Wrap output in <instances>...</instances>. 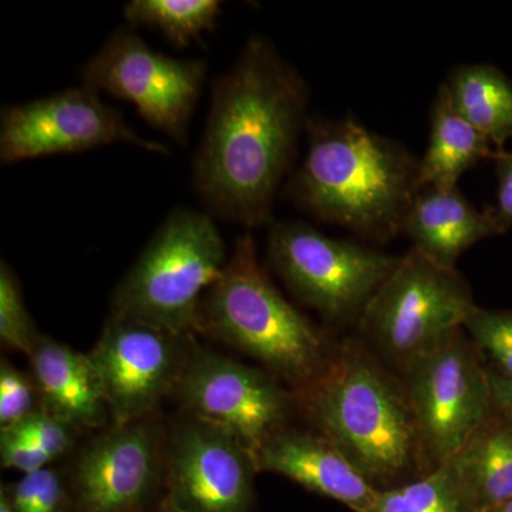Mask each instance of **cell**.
I'll return each mask as SVG.
<instances>
[{
    "instance_id": "6da1fadb",
    "label": "cell",
    "mask_w": 512,
    "mask_h": 512,
    "mask_svg": "<svg viewBox=\"0 0 512 512\" xmlns=\"http://www.w3.org/2000/svg\"><path fill=\"white\" fill-rule=\"evenodd\" d=\"M309 90L268 39L248 40L214 80L194 187L211 214L259 228L272 220L279 187L308 127Z\"/></svg>"
},
{
    "instance_id": "7a4b0ae2",
    "label": "cell",
    "mask_w": 512,
    "mask_h": 512,
    "mask_svg": "<svg viewBox=\"0 0 512 512\" xmlns=\"http://www.w3.org/2000/svg\"><path fill=\"white\" fill-rule=\"evenodd\" d=\"M308 153L288 194L312 217L377 242L402 232L419 187V160L352 119H309Z\"/></svg>"
},
{
    "instance_id": "3957f363",
    "label": "cell",
    "mask_w": 512,
    "mask_h": 512,
    "mask_svg": "<svg viewBox=\"0 0 512 512\" xmlns=\"http://www.w3.org/2000/svg\"><path fill=\"white\" fill-rule=\"evenodd\" d=\"M306 416L377 490L430 473L402 380L348 345L299 390Z\"/></svg>"
},
{
    "instance_id": "277c9868",
    "label": "cell",
    "mask_w": 512,
    "mask_h": 512,
    "mask_svg": "<svg viewBox=\"0 0 512 512\" xmlns=\"http://www.w3.org/2000/svg\"><path fill=\"white\" fill-rule=\"evenodd\" d=\"M200 328L254 357L298 392L335 355L325 335L272 284L251 235L238 238L220 279L202 298Z\"/></svg>"
},
{
    "instance_id": "5b68a950",
    "label": "cell",
    "mask_w": 512,
    "mask_h": 512,
    "mask_svg": "<svg viewBox=\"0 0 512 512\" xmlns=\"http://www.w3.org/2000/svg\"><path fill=\"white\" fill-rule=\"evenodd\" d=\"M227 261L224 239L211 215L177 208L117 286L111 315L187 338L197 329L202 298Z\"/></svg>"
},
{
    "instance_id": "8992f818",
    "label": "cell",
    "mask_w": 512,
    "mask_h": 512,
    "mask_svg": "<svg viewBox=\"0 0 512 512\" xmlns=\"http://www.w3.org/2000/svg\"><path fill=\"white\" fill-rule=\"evenodd\" d=\"M476 306L456 269L412 249L399 259L360 315L363 338L399 375L436 349Z\"/></svg>"
},
{
    "instance_id": "52a82bcc",
    "label": "cell",
    "mask_w": 512,
    "mask_h": 512,
    "mask_svg": "<svg viewBox=\"0 0 512 512\" xmlns=\"http://www.w3.org/2000/svg\"><path fill=\"white\" fill-rule=\"evenodd\" d=\"M463 330L400 375L429 471L456 456L495 409L490 369Z\"/></svg>"
},
{
    "instance_id": "ba28073f",
    "label": "cell",
    "mask_w": 512,
    "mask_h": 512,
    "mask_svg": "<svg viewBox=\"0 0 512 512\" xmlns=\"http://www.w3.org/2000/svg\"><path fill=\"white\" fill-rule=\"evenodd\" d=\"M269 258L292 292L329 320L362 315L400 259L302 222L272 225Z\"/></svg>"
},
{
    "instance_id": "9c48e42d",
    "label": "cell",
    "mask_w": 512,
    "mask_h": 512,
    "mask_svg": "<svg viewBox=\"0 0 512 512\" xmlns=\"http://www.w3.org/2000/svg\"><path fill=\"white\" fill-rule=\"evenodd\" d=\"M205 77L204 60L165 56L133 28L116 30L82 70L83 86L133 103L151 127L178 144L187 143Z\"/></svg>"
},
{
    "instance_id": "30bf717a",
    "label": "cell",
    "mask_w": 512,
    "mask_h": 512,
    "mask_svg": "<svg viewBox=\"0 0 512 512\" xmlns=\"http://www.w3.org/2000/svg\"><path fill=\"white\" fill-rule=\"evenodd\" d=\"M116 143L168 154L163 144L134 133L120 111L107 106L99 93L86 86L5 107L0 116L3 164L83 153Z\"/></svg>"
},
{
    "instance_id": "8fae6325",
    "label": "cell",
    "mask_w": 512,
    "mask_h": 512,
    "mask_svg": "<svg viewBox=\"0 0 512 512\" xmlns=\"http://www.w3.org/2000/svg\"><path fill=\"white\" fill-rule=\"evenodd\" d=\"M174 390L191 419L227 431L254 458L285 429L291 406L268 373L205 350L185 359Z\"/></svg>"
},
{
    "instance_id": "7c38bea8",
    "label": "cell",
    "mask_w": 512,
    "mask_h": 512,
    "mask_svg": "<svg viewBox=\"0 0 512 512\" xmlns=\"http://www.w3.org/2000/svg\"><path fill=\"white\" fill-rule=\"evenodd\" d=\"M178 336L111 315L89 353L116 426L148 416L175 389L185 363Z\"/></svg>"
},
{
    "instance_id": "4fadbf2b",
    "label": "cell",
    "mask_w": 512,
    "mask_h": 512,
    "mask_svg": "<svg viewBox=\"0 0 512 512\" xmlns=\"http://www.w3.org/2000/svg\"><path fill=\"white\" fill-rule=\"evenodd\" d=\"M168 497L174 512H248L255 458L227 431L191 419L168 448Z\"/></svg>"
},
{
    "instance_id": "5bb4252c",
    "label": "cell",
    "mask_w": 512,
    "mask_h": 512,
    "mask_svg": "<svg viewBox=\"0 0 512 512\" xmlns=\"http://www.w3.org/2000/svg\"><path fill=\"white\" fill-rule=\"evenodd\" d=\"M157 430L147 421L114 426L89 444L74 470L73 487L83 512H133L160 476Z\"/></svg>"
},
{
    "instance_id": "9a60e30c",
    "label": "cell",
    "mask_w": 512,
    "mask_h": 512,
    "mask_svg": "<svg viewBox=\"0 0 512 512\" xmlns=\"http://www.w3.org/2000/svg\"><path fill=\"white\" fill-rule=\"evenodd\" d=\"M258 471L278 474L306 490L367 512L379 490L318 431L282 429L255 456Z\"/></svg>"
},
{
    "instance_id": "2e32d148",
    "label": "cell",
    "mask_w": 512,
    "mask_h": 512,
    "mask_svg": "<svg viewBox=\"0 0 512 512\" xmlns=\"http://www.w3.org/2000/svg\"><path fill=\"white\" fill-rule=\"evenodd\" d=\"M402 232L413 248L454 268L461 254L481 239L503 234L493 208L480 211L454 190L421 188L404 217Z\"/></svg>"
},
{
    "instance_id": "e0dca14e",
    "label": "cell",
    "mask_w": 512,
    "mask_h": 512,
    "mask_svg": "<svg viewBox=\"0 0 512 512\" xmlns=\"http://www.w3.org/2000/svg\"><path fill=\"white\" fill-rule=\"evenodd\" d=\"M29 357L40 409L74 429L103 426L109 410L89 355L40 336Z\"/></svg>"
},
{
    "instance_id": "ac0fdd59",
    "label": "cell",
    "mask_w": 512,
    "mask_h": 512,
    "mask_svg": "<svg viewBox=\"0 0 512 512\" xmlns=\"http://www.w3.org/2000/svg\"><path fill=\"white\" fill-rule=\"evenodd\" d=\"M447 461L468 512H485L511 500L512 420L495 407L466 446Z\"/></svg>"
},
{
    "instance_id": "d6986e66",
    "label": "cell",
    "mask_w": 512,
    "mask_h": 512,
    "mask_svg": "<svg viewBox=\"0 0 512 512\" xmlns=\"http://www.w3.org/2000/svg\"><path fill=\"white\" fill-rule=\"evenodd\" d=\"M493 156L490 141L454 110L443 84L431 107L429 147L419 160L420 190H454L461 175Z\"/></svg>"
},
{
    "instance_id": "ffe728a7",
    "label": "cell",
    "mask_w": 512,
    "mask_h": 512,
    "mask_svg": "<svg viewBox=\"0 0 512 512\" xmlns=\"http://www.w3.org/2000/svg\"><path fill=\"white\" fill-rule=\"evenodd\" d=\"M454 110L503 151L512 140V84L491 64L460 66L444 84Z\"/></svg>"
},
{
    "instance_id": "44dd1931",
    "label": "cell",
    "mask_w": 512,
    "mask_h": 512,
    "mask_svg": "<svg viewBox=\"0 0 512 512\" xmlns=\"http://www.w3.org/2000/svg\"><path fill=\"white\" fill-rule=\"evenodd\" d=\"M221 10L218 0H133L123 12L130 25L157 30L174 46L187 47L214 30Z\"/></svg>"
},
{
    "instance_id": "7402d4cb",
    "label": "cell",
    "mask_w": 512,
    "mask_h": 512,
    "mask_svg": "<svg viewBox=\"0 0 512 512\" xmlns=\"http://www.w3.org/2000/svg\"><path fill=\"white\" fill-rule=\"evenodd\" d=\"M367 512H468L453 467L446 461L416 480L380 490Z\"/></svg>"
},
{
    "instance_id": "603a6c76",
    "label": "cell",
    "mask_w": 512,
    "mask_h": 512,
    "mask_svg": "<svg viewBox=\"0 0 512 512\" xmlns=\"http://www.w3.org/2000/svg\"><path fill=\"white\" fill-rule=\"evenodd\" d=\"M463 329L483 359L497 375L512 380V311H493L474 306Z\"/></svg>"
},
{
    "instance_id": "cb8c5ba5",
    "label": "cell",
    "mask_w": 512,
    "mask_h": 512,
    "mask_svg": "<svg viewBox=\"0 0 512 512\" xmlns=\"http://www.w3.org/2000/svg\"><path fill=\"white\" fill-rule=\"evenodd\" d=\"M40 335L26 308L22 288L9 264H0V339L3 345L32 355Z\"/></svg>"
},
{
    "instance_id": "d4e9b609",
    "label": "cell",
    "mask_w": 512,
    "mask_h": 512,
    "mask_svg": "<svg viewBox=\"0 0 512 512\" xmlns=\"http://www.w3.org/2000/svg\"><path fill=\"white\" fill-rule=\"evenodd\" d=\"M8 498L13 512H62L66 493L59 474L46 467L23 474Z\"/></svg>"
},
{
    "instance_id": "484cf974",
    "label": "cell",
    "mask_w": 512,
    "mask_h": 512,
    "mask_svg": "<svg viewBox=\"0 0 512 512\" xmlns=\"http://www.w3.org/2000/svg\"><path fill=\"white\" fill-rule=\"evenodd\" d=\"M35 380L3 359L0 363V427L8 429L36 413Z\"/></svg>"
},
{
    "instance_id": "4316f807",
    "label": "cell",
    "mask_w": 512,
    "mask_h": 512,
    "mask_svg": "<svg viewBox=\"0 0 512 512\" xmlns=\"http://www.w3.org/2000/svg\"><path fill=\"white\" fill-rule=\"evenodd\" d=\"M12 427L29 437L52 461L67 453L74 440V427L42 409Z\"/></svg>"
},
{
    "instance_id": "83f0119b",
    "label": "cell",
    "mask_w": 512,
    "mask_h": 512,
    "mask_svg": "<svg viewBox=\"0 0 512 512\" xmlns=\"http://www.w3.org/2000/svg\"><path fill=\"white\" fill-rule=\"evenodd\" d=\"M0 457L3 467L22 471L23 474L43 470L52 461L45 451L15 427L0 430Z\"/></svg>"
},
{
    "instance_id": "f1b7e54d",
    "label": "cell",
    "mask_w": 512,
    "mask_h": 512,
    "mask_svg": "<svg viewBox=\"0 0 512 512\" xmlns=\"http://www.w3.org/2000/svg\"><path fill=\"white\" fill-rule=\"evenodd\" d=\"M493 158L498 174V205L493 210L507 231L512 224V153L497 151Z\"/></svg>"
},
{
    "instance_id": "f546056e",
    "label": "cell",
    "mask_w": 512,
    "mask_h": 512,
    "mask_svg": "<svg viewBox=\"0 0 512 512\" xmlns=\"http://www.w3.org/2000/svg\"><path fill=\"white\" fill-rule=\"evenodd\" d=\"M490 369V367H488ZM491 389H493L494 404L501 413L512 420V380L497 375L490 369Z\"/></svg>"
},
{
    "instance_id": "4dcf8cb0",
    "label": "cell",
    "mask_w": 512,
    "mask_h": 512,
    "mask_svg": "<svg viewBox=\"0 0 512 512\" xmlns=\"http://www.w3.org/2000/svg\"><path fill=\"white\" fill-rule=\"evenodd\" d=\"M0 512H13L12 507H10L8 494L5 493V490H2V493H0Z\"/></svg>"
},
{
    "instance_id": "1f68e13d",
    "label": "cell",
    "mask_w": 512,
    "mask_h": 512,
    "mask_svg": "<svg viewBox=\"0 0 512 512\" xmlns=\"http://www.w3.org/2000/svg\"><path fill=\"white\" fill-rule=\"evenodd\" d=\"M485 512H512V498L511 500L505 501V503L497 505V507L491 508V510Z\"/></svg>"
}]
</instances>
